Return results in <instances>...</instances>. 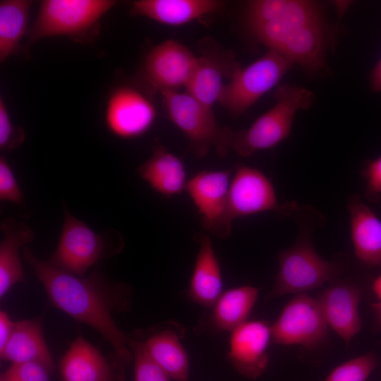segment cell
I'll list each match as a JSON object with an SVG mask.
<instances>
[{
	"instance_id": "19",
	"label": "cell",
	"mask_w": 381,
	"mask_h": 381,
	"mask_svg": "<svg viewBox=\"0 0 381 381\" xmlns=\"http://www.w3.org/2000/svg\"><path fill=\"white\" fill-rule=\"evenodd\" d=\"M199 250L190 280L188 298L211 308L223 293L219 263L208 235L198 239Z\"/></svg>"
},
{
	"instance_id": "34",
	"label": "cell",
	"mask_w": 381,
	"mask_h": 381,
	"mask_svg": "<svg viewBox=\"0 0 381 381\" xmlns=\"http://www.w3.org/2000/svg\"><path fill=\"white\" fill-rule=\"evenodd\" d=\"M15 322L11 320L8 315L4 310L0 311V351H1L8 342Z\"/></svg>"
},
{
	"instance_id": "9",
	"label": "cell",
	"mask_w": 381,
	"mask_h": 381,
	"mask_svg": "<svg viewBox=\"0 0 381 381\" xmlns=\"http://www.w3.org/2000/svg\"><path fill=\"white\" fill-rule=\"evenodd\" d=\"M231 170H204L188 179L186 191L195 206L202 226L222 239L227 238L232 222L228 216Z\"/></svg>"
},
{
	"instance_id": "30",
	"label": "cell",
	"mask_w": 381,
	"mask_h": 381,
	"mask_svg": "<svg viewBox=\"0 0 381 381\" xmlns=\"http://www.w3.org/2000/svg\"><path fill=\"white\" fill-rule=\"evenodd\" d=\"M52 373L37 363H13L1 373L0 381H51Z\"/></svg>"
},
{
	"instance_id": "29",
	"label": "cell",
	"mask_w": 381,
	"mask_h": 381,
	"mask_svg": "<svg viewBox=\"0 0 381 381\" xmlns=\"http://www.w3.org/2000/svg\"><path fill=\"white\" fill-rule=\"evenodd\" d=\"M377 365L376 356L368 353L338 365L324 381H366Z\"/></svg>"
},
{
	"instance_id": "13",
	"label": "cell",
	"mask_w": 381,
	"mask_h": 381,
	"mask_svg": "<svg viewBox=\"0 0 381 381\" xmlns=\"http://www.w3.org/2000/svg\"><path fill=\"white\" fill-rule=\"evenodd\" d=\"M272 341V328L261 320L246 321L230 332L228 358L246 377L256 379L265 371Z\"/></svg>"
},
{
	"instance_id": "27",
	"label": "cell",
	"mask_w": 381,
	"mask_h": 381,
	"mask_svg": "<svg viewBox=\"0 0 381 381\" xmlns=\"http://www.w3.org/2000/svg\"><path fill=\"white\" fill-rule=\"evenodd\" d=\"M224 69L214 60L208 56L198 57L194 73L186 87V92L204 106L212 109L218 102L224 86Z\"/></svg>"
},
{
	"instance_id": "32",
	"label": "cell",
	"mask_w": 381,
	"mask_h": 381,
	"mask_svg": "<svg viewBox=\"0 0 381 381\" xmlns=\"http://www.w3.org/2000/svg\"><path fill=\"white\" fill-rule=\"evenodd\" d=\"M0 200L21 204L24 195L16 178L4 155L0 157Z\"/></svg>"
},
{
	"instance_id": "36",
	"label": "cell",
	"mask_w": 381,
	"mask_h": 381,
	"mask_svg": "<svg viewBox=\"0 0 381 381\" xmlns=\"http://www.w3.org/2000/svg\"><path fill=\"white\" fill-rule=\"evenodd\" d=\"M372 289L377 296L380 303H381V275L377 277L372 285Z\"/></svg>"
},
{
	"instance_id": "33",
	"label": "cell",
	"mask_w": 381,
	"mask_h": 381,
	"mask_svg": "<svg viewBox=\"0 0 381 381\" xmlns=\"http://www.w3.org/2000/svg\"><path fill=\"white\" fill-rule=\"evenodd\" d=\"M361 174L366 183L365 198L370 202L377 201L381 196V156L366 162Z\"/></svg>"
},
{
	"instance_id": "4",
	"label": "cell",
	"mask_w": 381,
	"mask_h": 381,
	"mask_svg": "<svg viewBox=\"0 0 381 381\" xmlns=\"http://www.w3.org/2000/svg\"><path fill=\"white\" fill-rule=\"evenodd\" d=\"M170 120L189 140L196 157H202L214 147L224 157L231 147L233 130L218 125L212 109H210L187 92L161 93Z\"/></svg>"
},
{
	"instance_id": "10",
	"label": "cell",
	"mask_w": 381,
	"mask_h": 381,
	"mask_svg": "<svg viewBox=\"0 0 381 381\" xmlns=\"http://www.w3.org/2000/svg\"><path fill=\"white\" fill-rule=\"evenodd\" d=\"M328 327L318 300L306 293L298 294L271 326L272 342L313 348L325 338Z\"/></svg>"
},
{
	"instance_id": "16",
	"label": "cell",
	"mask_w": 381,
	"mask_h": 381,
	"mask_svg": "<svg viewBox=\"0 0 381 381\" xmlns=\"http://www.w3.org/2000/svg\"><path fill=\"white\" fill-rule=\"evenodd\" d=\"M347 208L357 258L368 267H381V221L358 195L350 196Z\"/></svg>"
},
{
	"instance_id": "2",
	"label": "cell",
	"mask_w": 381,
	"mask_h": 381,
	"mask_svg": "<svg viewBox=\"0 0 381 381\" xmlns=\"http://www.w3.org/2000/svg\"><path fill=\"white\" fill-rule=\"evenodd\" d=\"M274 96V105L249 128L233 131L230 147L241 157H248L258 150L273 147L286 139L296 112L308 109L314 100L310 90L289 84L279 85Z\"/></svg>"
},
{
	"instance_id": "25",
	"label": "cell",
	"mask_w": 381,
	"mask_h": 381,
	"mask_svg": "<svg viewBox=\"0 0 381 381\" xmlns=\"http://www.w3.org/2000/svg\"><path fill=\"white\" fill-rule=\"evenodd\" d=\"M248 25L279 22L296 24L322 23L316 4L298 0H258L249 3Z\"/></svg>"
},
{
	"instance_id": "1",
	"label": "cell",
	"mask_w": 381,
	"mask_h": 381,
	"mask_svg": "<svg viewBox=\"0 0 381 381\" xmlns=\"http://www.w3.org/2000/svg\"><path fill=\"white\" fill-rule=\"evenodd\" d=\"M24 259L43 286L56 308L97 331L111 346L116 364L125 371L133 361L128 339L118 327L113 313L127 311L131 306V289L107 279L98 271L79 277L37 258L23 247Z\"/></svg>"
},
{
	"instance_id": "3",
	"label": "cell",
	"mask_w": 381,
	"mask_h": 381,
	"mask_svg": "<svg viewBox=\"0 0 381 381\" xmlns=\"http://www.w3.org/2000/svg\"><path fill=\"white\" fill-rule=\"evenodd\" d=\"M116 3L113 0H43L28 30V42L58 36L87 40Z\"/></svg>"
},
{
	"instance_id": "26",
	"label": "cell",
	"mask_w": 381,
	"mask_h": 381,
	"mask_svg": "<svg viewBox=\"0 0 381 381\" xmlns=\"http://www.w3.org/2000/svg\"><path fill=\"white\" fill-rule=\"evenodd\" d=\"M32 1H0V61L4 62L20 49V42L27 31Z\"/></svg>"
},
{
	"instance_id": "18",
	"label": "cell",
	"mask_w": 381,
	"mask_h": 381,
	"mask_svg": "<svg viewBox=\"0 0 381 381\" xmlns=\"http://www.w3.org/2000/svg\"><path fill=\"white\" fill-rule=\"evenodd\" d=\"M138 172L150 187L166 198L186 190L188 181L182 161L162 144L152 147L150 157L138 166Z\"/></svg>"
},
{
	"instance_id": "24",
	"label": "cell",
	"mask_w": 381,
	"mask_h": 381,
	"mask_svg": "<svg viewBox=\"0 0 381 381\" xmlns=\"http://www.w3.org/2000/svg\"><path fill=\"white\" fill-rule=\"evenodd\" d=\"M293 64L315 71L322 65L324 35L322 23L296 27L288 32L272 49Z\"/></svg>"
},
{
	"instance_id": "12",
	"label": "cell",
	"mask_w": 381,
	"mask_h": 381,
	"mask_svg": "<svg viewBox=\"0 0 381 381\" xmlns=\"http://www.w3.org/2000/svg\"><path fill=\"white\" fill-rule=\"evenodd\" d=\"M156 118L152 102L131 87H119L108 97L104 122L108 130L122 139H133L147 133Z\"/></svg>"
},
{
	"instance_id": "17",
	"label": "cell",
	"mask_w": 381,
	"mask_h": 381,
	"mask_svg": "<svg viewBox=\"0 0 381 381\" xmlns=\"http://www.w3.org/2000/svg\"><path fill=\"white\" fill-rule=\"evenodd\" d=\"M1 359L13 363L32 362L43 365L52 373L56 365L44 340L42 321L38 319L15 322L11 335L0 351Z\"/></svg>"
},
{
	"instance_id": "7",
	"label": "cell",
	"mask_w": 381,
	"mask_h": 381,
	"mask_svg": "<svg viewBox=\"0 0 381 381\" xmlns=\"http://www.w3.org/2000/svg\"><path fill=\"white\" fill-rule=\"evenodd\" d=\"M64 215L58 245L48 262L62 270L85 277L87 270L107 254L115 253L109 250L107 236L96 233L75 217L65 205Z\"/></svg>"
},
{
	"instance_id": "20",
	"label": "cell",
	"mask_w": 381,
	"mask_h": 381,
	"mask_svg": "<svg viewBox=\"0 0 381 381\" xmlns=\"http://www.w3.org/2000/svg\"><path fill=\"white\" fill-rule=\"evenodd\" d=\"M222 4L214 0H138L130 13L169 25H181L217 11Z\"/></svg>"
},
{
	"instance_id": "23",
	"label": "cell",
	"mask_w": 381,
	"mask_h": 381,
	"mask_svg": "<svg viewBox=\"0 0 381 381\" xmlns=\"http://www.w3.org/2000/svg\"><path fill=\"white\" fill-rule=\"evenodd\" d=\"M258 289L249 285L224 291L213 306L205 321L212 332H231L247 321L258 298Z\"/></svg>"
},
{
	"instance_id": "21",
	"label": "cell",
	"mask_w": 381,
	"mask_h": 381,
	"mask_svg": "<svg viewBox=\"0 0 381 381\" xmlns=\"http://www.w3.org/2000/svg\"><path fill=\"white\" fill-rule=\"evenodd\" d=\"M183 329L178 324L152 332L140 340L150 356L174 380L188 381L189 359L181 341Z\"/></svg>"
},
{
	"instance_id": "22",
	"label": "cell",
	"mask_w": 381,
	"mask_h": 381,
	"mask_svg": "<svg viewBox=\"0 0 381 381\" xmlns=\"http://www.w3.org/2000/svg\"><path fill=\"white\" fill-rule=\"evenodd\" d=\"M1 231L4 234L0 242V298L16 284L25 278L20 256V248L30 243L35 236L32 229L16 218L4 219Z\"/></svg>"
},
{
	"instance_id": "11",
	"label": "cell",
	"mask_w": 381,
	"mask_h": 381,
	"mask_svg": "<svg viewBox=\"0 0 381 381\" xmlns=\"http://www.w3.org/2000/svg\"><path fill=\"white\" fill-rule=\"evenodd\" d=\"M198 57L180 42L167 40L153 47L143 65V76L160 92H179L186 87L196 68Z\"/></svg>"
},
{
	"instance_id": "8",
	"label": "cell",
	"mask_w": 381,
	"mask_h": 381,
	"mask_svg": "<svg viewBox=\"0 0 381 381\" xmlns=\"http://www.w3.org/2000/svg\"><path fill=\"white\" fill-rule=\"evenodd\" d=\"M298 208L295 201L280 204L272 182L258 169L244 165L236 169L228 196V216L232 223L235 219L267 211L293 216Z\"/></svg>"
},
{
	"instance_id": "31",
	"label": "cell",
	"mask_w": 381,
	"mask_h": 381,
	"mask_svg": "<svg viewBox=\"0 0 381 381\" xmlns=\"http://www.w3.org/2000/svg\"><path fill=\"white\" fill-rule=\"evenodd\" d=\"M25 133L23 128L15 126L11 119L9 111L4 98L0 97V148L11 150L24 141Z\"/></svg>"
},
{
	"instance_id": "5",
	"label": "cell",
	"mask_w": 381,
	"mask_h": 381,
	"mask_svg": "<svg viewBox=\"0 0 381 381\" xmlns=\"http://www.w3.org/2000/svg\"><path fill=\"white\" fill-rule=\"evenodd\" d=\"M295 243L278 255L279 271L270 291L273 298L287 294H303L334 279L339 266L322 258L313 248L307 230Z\"/></svg>"
},
{
	"instance_id": "28",
	"label": "cell",
	"mask_w": 381,
	"mask_h": 381,
	"mask_svg": "<svg viewBox=\"0 0 381 381\" xmlns=\"http://www.w3.org/2000/svg\"><path fill=\"white\" fill-rule=\"evenodd\" d=\"M133 353L134 381H172L168 373L150 356L142 341L128 337Z\"/></svg>"
},
{
	"instance_id": "35",
	"label": "cell",
	"mask_w": 381,
	"mask_h": 381,
	"mask_svg": "<svg viewBox=\"0 0 381 381\" xmlns=\"http://www.w3.org/2000/svg\"><path fill=\"white\" fill-rule=\"evenodd\" d=\"M370 87L373 92H381V58L371 73Z\"/></svg>"
},
{
	"instance_id": "14",
	"label": "cell",
	"mask_w": 381,
	"mask_h": 381,
	"mask_svg": "<svg viewBox=\"0 0 381 381\" xmlns=\"http://www.w3.org/2000/svg\"><path fill=\"white\" fill-rule=\"evenodd\" d=\"M59 370L63 381H123L125 375L81 335L60 360Z\"/></svg>"
},
{
	"instance_id": "15",
	"label": "cell",
	"mask_w": 381,
	"mask_h": 381,
	"mask_svg": "<svg viewBox=\"0 0 381 381\" xmlns=\"http://www.w3.org/2000/svg\"><path fill=\"white\" fill-rule=\"evenodd\" d=\"M325 319L346 343L360 331V289L349 283H336L327 288L318 299Z\"/></svg>"
},
{
	"instance_id": "6",
	"label": "cell",
	"mask_w": 381,
	"mask_h": 381,
	"mask_svg": "<svg viewBox=\"0 0 381 381\" xmlns=\"http://www.w3.org/2000/svg\"><path fill=\"white\" fill-rule=\"evenodd\" d=\"M293 63L280 53L269 49L262 57L239 68L224 85L218 102L234 117L246 113L264 94L274 87Z\"/></svg>"
},
{
	"instance_id": "37",
	"label": "cell",
	"mask_w": 381,
	"mask_h": 381,
	"mask_svg": "<svg viewBox=\"0 0 381 381\" xmlns=\"http://www.w3.org/2000/svg\"><path fill=\"white\" fill-rule=\"evenodd\" d=\"M377 322L381 327V303H373L370 304Z\"/></svg>"
}]
</instances>
